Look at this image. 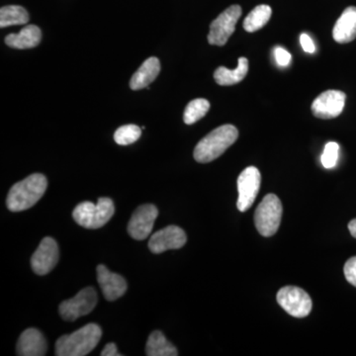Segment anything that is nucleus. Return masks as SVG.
<instances>
[{"label":"nucleus","mask_w":356,"mask_h":356,"mask_svg":"<svg viewBox=\"0 0 356 356\" xmlns=\"http://www.w3.org/2000/svg\"><path fill=\"white\" fill-rule=\"evenodd\" d=\"M99 325L88 324L70 334H65L56 343L57 356H83L91 353L102 339Z\"/></svg>","instance_id":"2"},{"label":"nucleus","mask_w":356,"mask_h":356,"mask_svg":"<svg viewBox=\"0 0 356 356\" xmlns=\"http://www.w3.org/2000/svg\"><path fill=\"white\" fill-rule=\"evenodd\" d=\"M274 57L276 63L280 67H287L291 63L292 57L289 51L285 50L282 47H275L274 49Z\"/></svg>","instance_id":"27"},{"label":"nucleus","mask_w":356,"mask_h":356,"mask_svg":"<svg viewBox=\"0 0 356 356\" xmlns=\"http://www.w3.org/2000/svg\"><path fill=\"white\" fill-rule=\"evenodd\" d=\"M60 257L58 243L50 236L43 238L31 257L33 271L38 275H46L55 268Z\"/></svg>","instance_id":"12"},{"label":"nucleus","mask_w":356,"mask_h":356,"mask_svg":"<svg viewBox=\"0 0 356 356\" xmlns=\"http://www.w3.org/2000/svg\"><path fill=\"white\" fill-rule=\"evenodd\" d=\"M242 7L232 6L222 11L219 16L211 23L208 42L215 46H224L229 41V37L235 32L236 25L242 16Z\"/></svg>","instance_id":"6"},{"label":"nucleus","mask_w":356,"mask_h":356,"mask_svg":"<svg viewBox=\"0 0 356 356\" xmlns=\"http://www.w3.org/2000/svg\"><path fill=\"white\" fill-rule=\"evenodd\" d=\"M332 37L339 44L350 43L356 38V7L344 9L332 29Z\"/></svg>","instance_id":"16"},{"label":"nucleus","mask_w":356,"mask_h":356,"mask_svg":"<svg viewBox=\"0 0 356 356\" xmlns=\"http://www.w3.org/2000/svg\"><path fill=\"white\" fill-rule=\"evenodd\" d=\"M97 280L105 299L115 301L127 291V282L119 274L111 273L106 266H97Z\"/></svg>","instance_id":"14"},{"label":"nucleus","mask_w":356,"mask_h":356,"mask_svg":"<svg viewBox=\"0 0 356 356\" xmlns=\"http://www.w3.org/2000/svg\"><path fill=\"white\" fill-rule=\"evenodd\" d=\"M261 175L255 166H248L238 178V198L236 207L241 212H245L252 204L261 188Z\"/></svg>","instance_id":"9"},{"label":"nucleus","mask_w":356,"mask_h":356,"mask_svg":"<svg viewBox=\"0 0 356 356\" xmlns=\"http://www.w3.org/2000/svg\"><path fill=\"white\" fill-rule=\"evenodd\" d=\"M300 44H301L302 48L306 51V53L314 54L316 51V46L314 44L313 40L306 33H303L300 36Z\"/></svg>","instance_id":"28"},{"label":"nucleus","mask_w":356,"mask_h":356,"mask_svg":"<svg viewBox=\"0 0 356 356\" xmlns=\"http://www.w3.org/2000/svg\"><path fill=\"white\" fill-rule=\"evenodd\" d=\"M159 72H161V63L159 58L156 57L147 58L131 79V88L133 90H139V89L147 88L149 84L153 83L158 77Z\"/></svg>","instance_id":"18"},{"label":"nucleus","mask_w":356,"mask_h":356,"mask_svg":"<svg viewBox=\"0 0 356 356\" xmlns=\"http://www.w3.org/2000/svg\"><path fill=\"white\" fill-rule=\"evenodd\" d=\"M339 146L336 142H330L325 145L324 153L321 156V163L327 170L334 168L339 159Z\"/></svg>","instance_id":"25"},{"label":"nucleus","mask_w":356,"mask_h":356,"mask_svg":"<svg viewBox=\"0 0 356 356\" xmlns=\"http://www.w3.org/2000/svg\"><path fill=\"white\" fill-rule=\"evenodd\" d=\"M348 229H350L351 236L356 238V219H353V221L350 222Z\"/></svg>","instance_id":"30"},{"label":"nucleus","mask_w":356,"mask_h":356,"mask_svg":"<svg viewBox=\"0 0 356 356\" xmlns=\"http://www.w3.org/2000/svg\"><path fill=\"white\" fill-rule=\"evenodd\" d=\"M97 293L95 288L86 287L77 293L74 298L63 302L58 310L65 321L72 322L91 313L97 305Z\"/></svg>","instance_id":"8"},{"label":"nucleus","mask_w":356,"mask_h":356,"mask_svg":"<svg viewBox=\"0 0 356 356\" xmlns=\"http://www.w3.org/2000/svg\"><path fill=\"white\" fill-rule=\"evenodd\" d=\"M238 129L233 125H222L213 130L198 143L194 149V159L207 163L221 156L238 140Z\"/></svg>","instance_id":"3"},{"label":"nucleus","mask_w":356,"mask_h":356,"mask_svg":"<svg viewBox=\"0 0 356 356\" xmlns=\"http://www.w3.org/2000/svg\"><path fill=\"white\" fill-rule=\"evenodd\" d=\"M47 186L48 181L43 175L35 173L26 177L11 187L7 195V208L13 212L29 209L43 197Z\"/></svg>","instance_id":"1"},{"label":"nucleus","mask_w":356,"mask_h":356,"mask_svg":"<svg viewBox=\"0 0 356 356\" xmlns=\"http://www.w3.org/2000/svg\"><path fill=\"white\" fill-rule=\"evenodd\" d=\"M278 304L290 316L295 318H305L312 310V299L308 293L296 286L281 288L277 293Z\"/></svg>","instance_id":"7"},{"label":"nucleus","mask_w":356,"mask_h":356,"mask_svg":"<svg viewBox=\"0 0 356 356\" xmlns=\"http://www.w3.org/2000/svg\"><path fill=\"white\" fill-rule=\"evenodd\" d=\"M159 215V210L153 204L140 206L134 212L128 225L129 235L134 240H146L154 229V222Z\"/></svg>","instance_id":"10"},{"label":"nucleus","mask_w":356,"mask_h":356,"mask_svg":"<svg viewBox=\"0 0 356 356\" xmlns=\"http://www.w3.org/2000/svg\"><path fill=\"white\" fill-rule=\"evenodd\" d=\"M346 100V95L343 91H325L312 103V112L317 118H337L343 111Z\"/></svg>","instance_id":"11"},{"label":"nucleus","mask_w":356,"mask_h":356,"mask_svg":"<svg viewBox=\"0 0 356 356\" xmlns=\"http://www.w3.org/2000/svg\"><path fill=\"white\" fill-rule=\"evenodd\" d=\"M248 72V60L241 57L238 60V67L235 70H229L225 67H218L214 72V79L219 86H229L241 83Z\"/></svg>","instance_id":"19"},{"label":"nucleus","mask_w":356,"mask_h":356,"mask_svg":"<svg viewBox=\"0 0 356 356\" xmlns=\"http://www.w3.org/2000/svg\"><path fill=\"white\" fill-rule=\"evenodd\" d=\"M210 109V102L204 98H197L188 103L185 108L184 120L187 125H192L202 119Z\"/></svg>","instance_id":"23"},{"label":"nucleus","mask_w":356,"mask_h":356,"mask_svg":"<svg viewBox=\"0 0 356 356\" xmlns=\"http://www.w3.org/2000/svg\"><path fill=\"white\" fill-rule=\"evenodd\" d=\"M271 7L261 4L254 8L243 21V28L248 33H254L261 30L268 22L271 17Z\"/></svg>","instance_id":"21"},{"label":"nucleus","mask_w":356,"mask_h":356,"mask_svg":"<svg viewBox=\"0 0 356 356\" xmlns=\"http://www.w3.org/2000/svg\"><path fill=\"white\" fill-rule=\"evenodd\" d=\"M115 207L110 198L98 199L97 203H79L72 212L74 221L86 229H99L104 226L113 217Z\"/></svg>","instance_id":"4"},{"label":"nucleus","mask_w":356,"mask_h":356,"mask_svg":"<svg viewBox=\"0 0 356 356\" xmlns=\"http://www.w3.org/2000/svg\"><path fill=\"white\" fill-rule=\"evenodd\" d=\"M41 39L42 32L38 26L28 25L19 33H13L6 36V43L10 48L24 50L38 46Z\"/></svg>","instance_id":"17"},{"label":"nucleus","mask_w":356,"mask_h":356,"mask_svg":"<svg viewBox=\"0 0 356 356\" xmlns=\"http://www.w3.org/2000/svg\"><path fill=\"white\" fill-rule=\"evenodd\" d=\"M282 204L275 194H267L257 206L254 214L255 227L264 236H271L277 233L282 218Z\"/></svg>","instance_id":"5"},{"label":"nucleus","mask_w":356,"mask_h":356,"mask_svg":"<svg viewBox=\"0 0 356 356\" xmlns=\"http://www.w3.org/2000/svg\"><path fill=\"white\" fill-rule=\"evenodd\" d=\"M185 232L177 226H168L152 236L149 248L154 254H161L168 250H177L186 243Z\"/></svg>","instance_id":"13"},{"label":"nucleus","mask_w":356,"mask_h":356,"mask_svg":"<svg viewBox=\"0 0 356 356\" xmlns=\"http://www.w3.org/2000/svg\"><path fill=\"white\" fill-rule=\"evenodd\" d=\"M146 355L149 356H177L178 351L172 343L165 339L163 332L154 331L147 341Z\"/></svg>","instance_id":"20"},{"label":"nucleus","mask_w":356,"mask_h":356,"mask_svg":"<svg viewBox=\"0 0 356 356\" xmlns=\"http://www.w3.org/2000/svg\"><path fill=\"white\" fill-rule=\"evenodd\" d=\"M344 276L351 285L356 287V257H350L343 267Z\"/></svg>","instance_id":"26"},{"label":"nucleus","mask_w":356,"mask_h":356,"mask_svg":"<svg viewBox=\"0 0 356 356\" xmlns=\"http://www.w3.org/2000/svg\"><path fill=\"white\" fill-rule=\"evenodd\" d=\"M48 343L43 334L36 329L22 332L17 343V355L20 356L46 355Z\"/></svg>","instance_id":"15"},{"label":"nucleus","mask_w":356,"mask_h":356,"mask_svg":"<svg viewBox=\"0 0 356 356\" xmlns=\"http://www.w3.org/2000/svg\"><path fill=\"white\" fill-rule=\"evenodd\" d=\"M28 21H29V14L22 6H8L0 9V27L1 28L27 24Z\"/></svg>","instance_id":"22"},{"label":"nucleus","mask_w":356,"mask_h":356,"mask_svg":"<svg viewBox=\"0 0 356 356\" xmlns=\"http://www.w3.org/2000/svg\"><path fill=\"white\" fill-rule=\"evenodd\" d=\"M140 128L136 125L122 126L114 134V140L120 146H127L140 139Z\"/></svg>","instance_id":"24"},{"label":"nucleus","mask_w":356,"mask_h":356,"mask_svg":"<svg viewBox=\"0 0 356 356\" xmlns=\"http://www.w3.org/2000/svg\"><path fill=\"white\" fill-rule=\"evenodd\" d=\"M121 353H118L117 346L115 343H108L103 348L102 356H121Z\"/></svg>","instance_id":"29"}]
</instances>
